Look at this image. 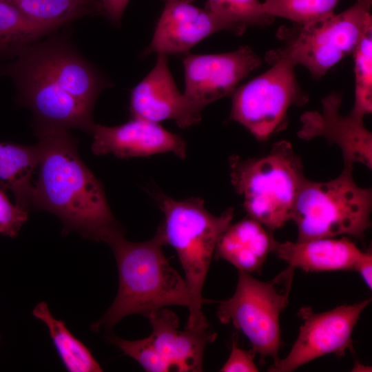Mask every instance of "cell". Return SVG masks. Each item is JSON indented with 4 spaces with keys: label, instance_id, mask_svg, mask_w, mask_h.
Masks as SVG:
<instances>
[{
    "label": "cell",
    "instance_id": "26",
    "mask_svg": "<svg viewBox=\"0 0 372 372\" xmlns=\"http://www.w3.org/2000/svg\"><path fill=\"white\" fill-rule=\"evenodd\" d=\"M205 8L244 30L247 26L271 25L274 19L264 10L258 0H207Z\"/></svg>",
    "mask_w": 372,
    "mask_h": 372
},
{
    "label": "cell",
    "instance_id": "23",
    "mask_svg": "<svg viewBox=\"0 0 372 372\" xmlns=\"http://www.w3.org/2000/svg\"><path fill=\"white\" fill-rule=\"evenodd\" d=\"M55 29L36 23L0 0V52L18 54Z\"/></svg>",
    "mask_w": 372,
    "mask_h": 372
},
{
    "label": "cell",
    "instance_id": "15",
    "mask_svg": "<svg viewBox=\"0 0 372 372\" xmlns=\"http://www.w3.org/2000/svg\"><path fill=\"white\" fill-rule=\"evenodd\" d=\"M92 150L96 155L112 154L120 158L172 153L185 158L187 145L179 135L157 123L133 117L113 127L94 124Z\"/></svg>",
    "mask_w": 372,
    "mask_h": 372
},
{
    "label": "cell",
    "instance_id": "7",
    "mask_svg": "<svg viewBox=\"0 0 372 372\" xmlns=\"http://www.w3.org/2000/svg\"><path fill=\"white\" fill-rule=\"evenodd\" d=\"M295 268L288 265L273 279L261 281L250 273L238 271L234 294L220 302L217 316L231 324L251 344V351L264 363L267 358L276 364L282 346L280 316L289 303Z\"/></svg>",
    "mask_w": 372,
    "mask_h": 372
},
{
    "label": "cell",
    "instance_id": "16",
    "mask_svg": "<svg viewBox=\"0 0 372 372\" xmlns=\"http://www.w3.org/2000/svg\"><path fill=\"white\" fill-rule=\"evenodd\" d=\"M72 96L93 108L99 92L108 84L72 48L49 40L21 52Z\"/></svg>",
    "mask_w": 372,
    "mask_h": 372
},
{
    "label": "cell",
    "instance_id": "6",
    "mask_svg": "<svg viewBox=\"0 0 372 372\" xmlns=\"http://www.w3.org/2000/svg\"><path fill=\"white\" fill-rule=\"evenodd\" d=\"M372 0H357L339 14L305 25L282 26L276 33L281 45L266 54L267 62L286 59L304 66L318 80L347 55L353 53L366 30L372 25Z\"/></svg>",
    "mask_w": 372,
    "mask_h": 372
},
{
    "label": "cell",
    "instance_id": "4",
    "mask_svg": "<svg viewBox=\"0 0 372 372\" xmlns=\"http://www.w3.org/2000/svg\"><path fill=\"white\" fill-rule=\"evenodd\" d=\"M231 184L243 198L248 216L273 231L292 220L293 208L306 179L300 157L291 144L280 141L266 154L229 159Z\"/></svg>",
    "mask_w": 372,
    "mask_h": 372
},
{
    "label": "cell",
    "instance_id": "9",
    "mask_svg": "<svg viewBox=\"0 0 372 372\" xmlns=\"http://www.w3.org/2000/svg\"><path fill=\"white\" fill-rule=\"evenodd\" d=\"M370 302L371 299H366L322 313L314 312L309 307H302L298 314L303 322L297 339L288 355L267 371L291 372L328 354L344 356L347 350L353 349V331Z\"/></svg>",
    "mask_w": 372,
    "mask_h": 372
},
{
    "label": "cell",
    "instance_id": "11",
    "mask_svg": "<svg viewBox=\"0 0 372 372\" xmlns=\"http://www.w3.org/2000/svg\"><path fill=\"white\" fill-rule=\"evenodd\" d=\"M186 98L198 110L232 94L239 83L261 64L249 46L229 52L185 55L183 59Z\"/></svg>",
    "mask_w": 372,
    "mask_h": 372
},
{
    "label": "cell",
    "instance_id": "18",
    "mask_svg": "<svg viewBox=\"0 0 372 372\" xmlns=\"http://www.w3.org/2000/svg\"><path fill=\"white\" fill-rule=\"evenodd\" d=\"M272 252L295 269L324 272L353 270L362 251L343 236L296 242L276 240Z\"/></svg>",
    "mask_w": 372,
    "mask_h": 372
},
{
    "label": "cell",
    "instance_id": "17",
    "mask_svg": "<svg viewBox=\"0 0 372 372\" xmlns=\"http://www.w3.org/2000/svg\"><path fill=\"white\" fill-rule=\"evenodd\" d=\"M152 328L149 335L155 347L167 361L172 369L178 371H203V354L207 344L214 342L215 332L207 329H178V316L163 308L148 317Z\"/></svg>",
    "mask_w": 372,
    "mask_h": 372
},
{
    "label": "cell",
    "instance_id": "3",
    "mask_svg": "<svg viewBox=\"0 0 372 372\" xmlns=\"http://www.w3.org/2000/svg\"><path fill=\"white\" fill-rule=\"evenodd\" d=\"M164 214L161 224L167 245L174 247L185 273L190 299L185 329H207V318L202 311L205 300L202 292L218 241L231 225L234 209L220 216L210 213L200 198L174 199L156 195Z\"/></svg>",
    "mask_w": 372,
    "mask_h": 372
},
{
    "label": "cell",
    "instance_id": "13",
    "mask_svg": "<svg viewBox=\"0 0 372 372\" xmlns=\"http://www.w3.org/2000/svg\"><path fill=\"white\" fill-rule=\"evenodd\" d=\"M223 30L237 35H241L245 31L206 8H200L189 2L168 1L144 54L185 53L206 37Z\"/></svg>",
    "mask_w": 372,
    "mask_h": 372
},
{
    "label": "cell",
    "instance_id": "31",
    "mask_svg": "<svg viewBox=\"0 0 372 372\" xmlns=\"http://www.w3.org/2000/svg\"><path fill=\"white\" fill-rule=\"evenodd\" d=\"M353 270L359 273L366 286L371 289L372 253L371 249L362 251L355 265Z\"/></svg>",
    "mask_w": 372,
    "mask_h": 372
},
{
    "label": "cell",
    "instance_id": "14",
    "mask_svg": "<svg viewBox=\"0 0 372 372\" xmlns=\"http://www.w3.org/2000/svg\"><path fill=\"white\" fill-rule=\"evenodd\" d=\"M130 110L132 117L157 123L172 120L181 128L201 120V111L178 89L165 54H158L153 69L132 89Z\"/></svg>",
    "mask_w": 372,
    "mask_h": 372
},
{
    "label": "cell",
    "instance_id": "2",
    "mask_svg": "<svg viewBox=\"0 0 372 372\" xmlns=\"http://www.w3.org/2000/svg\"><path fill=\"white\" fill-rule=\"evenodd\" d=\"M108 245L117 264L118 290L106 313L91 325L92 331L112 329L130 315L147 318L167 306L189 308L190 299L186 282L163 253V247L167 242L161 225L147 241H129L123 234Z\"/></svg>",
    "mask_w": 372,
    "mask_h": 372
},
{
    "label": "cell",
    "instance_id": "21",
    "mask_svg": "<svg viewBox=\"0 0 372 372\" xmlns=\"http://www.w3.org/2000/svg\"><path fill=\"white\" fill-rule=\"evenodd\" d=\"M32 314L48 328L57 353L68 371H103L89 349L72 334L62 320L52 316L47 303H38L32 310Z\"/></svg>",
    "mask_w": 372,
    "mask_h": 372
},
{
    "label": "cell",
    "instance_id": "30",
    "mask_svg": "<svg viewBox=\"0 0 372 372\" xmlns=\"http://www.w3.org/2000/svg\"><path fill=\"white\" fill-rule=\"evenodd\" d=\"M130 0H94L96 10L111 21L118 23Z\"/></svg>",
    "mask_w": 372,
    "mask_h": 372
},
{
    "label": "cell",
    "instance_id": "28",
    "mask_svg": "<svg viewBox=\"0 0 372 372\" xmlns=\"http://www.w3.org/2000/svg\"><path fill=\"white\" fill-rule=\"evenodd\" d=\"M6 189L0 187V234L17 236L28 219V211L13 205L8 198Z\"/></svg>",
    "mask_w": 372,
    "mask_h": 372
},
{
    "label": "cell",
    "instance_id": "1",
    "mask_svg": "<svg viewBox=\"0 0 372 372\" xmlns=\"http://www.w3.org/2000/svg\"><path fill=\"white\" fill-rule=\"evenodd\" d=\"M39 160L30 208L61 221L63 231L109 244L124 231L113 216L103 186L81 158L68 130L35 122Z\"/></svg>",
    "mask_w": 372,
    "mask_h": 372
},
{
    "label": "cell",
    "instance_id": "32",
    "mask_svg": "<svg viewBox=\"0 0 372 372\" xmlns=\"http://www.w3.org/2000/svg\"><path fill=\"white\" fill-rule=\"evenodd\" d=\"M167 2L168 1H184V2H192L194 0H166Z\"/></svg>",
    "mask_w": 372,
    "mask_h": 372
},
{
    "label": "cell",
    "instance_id": "25",
    "mask_svg": "<svg viewBox=\"0 0 372 372\" xmlns=\"http://www.w3.org/2000/svg\"><path fill=\"white\" fill-rule=\"evenodd\" d=\"M341 0H265L264 10L273 17H281L295 24L305 25L334 13Z\"/></svg>",
    "mask_w": 372,
    "mask_h": 372
},
{
    "label": "cell",
    "instance_id": "24",
    "mask_svg": "<svg viewBox=\"0 0 372 372\" xmlns=\"http://www.w3.org/2000/svg\"><path fill=\"white\" fill-rule=\"evenodd\" d=\"M353 54L355 93L350 113L364 118L372 112V25L366 30Z\"/></svg>",
    "mask_w": 372,
    "mask_h": 372
},
{
    "label": "cell",
    "instance_id": "5",
    "mask_svg": "<svg viewBox=\"0 0 372 372\" xmlns=\"http://www.w3.org/2000/svg\"><path fill=\"white\" fill-rule=\"evenodd\" d=\"M353 169V166L344 165L332 180H304L291 220L297 227V241L339 236L364 238L371 226L372 192L356 184Z\"/></svg>",
    "mask_w": 372,
    "mask_h": 372
},
{
    "label": "cell",
    "instance_id": "29",
    "mask_svg": "<svg viewBox=\"0 0 372 372\" xmlns=\"http://www.w3.org/2000/svg\"><path fill=\"white\" fill-rule=\"evenodd\" d=\"M254 353L248 352L237 345L234 339L229 356L220 369L221 372H256L258 369L254 361Z\"/></svg>",
    "mask_w": 372,
    "mask_h": 372
},
{
    "label": "cell",
    "instance_id": "22",
    "mask_svg": "<svg viewBox=\"0 0 372 372\" xmlns=\"http://www.w3.org/2000/svg\"><path fill=\"white\" fill-rule=\"evenodd\" d=\"M32 21L54 29L97 11L94 0H2Z\"/></svg>",
    "mask_w": 372,
    "mask_h": 372
},
{
    "label": "cell",
    "instance_id": "19",
    "mask_svg": "<svg viewBox=\"0 0 372 372\" xmlns=\"http://www.w3.org/2000/svg\"><path fill=\"white\" fill-rule=\"evenodd\" d=\"M276 240L273 231L249 217L228 227L218 241L214 255L238 271L259 273Z\"/></svg>",
    "mask_w": 372,
    "mask_h": 372
},
{
    "label": "cell",
    "instance_id": "27",
    "mask_svg": "<svg viewBox=\"0 0 372 372\" xmlns=\"http://www.w3.org/2000/svg\"><path fill=\"white\" fill-rule=\"evenodd\" d=\"M108 339L125 354L135 360L146 371L166 372L172 369L155 347L150 336L138 340H127L116 335H110Z\"/></svg>",
    "mask_w": 372,
    "mask_h": 372
},
{
    "label": "cell",
    "instance_id": "12",
    "mask_svg": "<svg viewBox=\"0 0 372 372\" xmlns=\"http://www.w3.org/2000/svg\"><path fill=\"white\" fill-rule=\"evenodd\" d=\"M342 101V95L337 92L324 97L320 111L302 114L297 135L306 141L323 138L329 145H336L340 149L344 165L360 163L371 169V132L365 127L364 118L350 112L347 115L340 113Z\"/></svg>",
    "mask_w": 372,
    "mask_h": 372
},
{
    "label": "cell",
    "instance_id": "10",
    "mask_svg": "<svg viewBox=\"0 0 372 372\" xmlns=\"http://www.w3.org/2000/svg\"><path fill=\"white\" fill-rule=\"evenodd\" d=\"M17 55L15 61L0 69V74L14 80L21 101L32 110L35 122L90 132L93 108L67 92L23 54Z\"/></svg>",
    "mask_w": 372,
    "mask_h": 372
},
{
    "label": "cell",
    "instance_id": "8",
    "mask_svg": "<svg viewBox=\"0 0 372 372\" xmlns=\"http://www.w3.org/2000/svg\"><path fill=\"white\" fill-rule=\"evenodd\" d=\"M268 63L270 68L237 87L231 94L230 118L260 141L285 130L289 109L302 106L309 101L297 81L294 65L282 59Z\"/></svg>",
    "mask_w": 372,
    "mask_h": 372
},
{
    "label": "cell",
    "instance_id": "20",
    "mask_svg": "<svg viewBox=\"0 0 372 372\" xmlns=\"http://www.w3.org/2000/svg\"><path fill=\"white\" fill-rule=\"evenodd\" d=\"M39 160L37 144L24 145L0 141V187L11 191L15 205L27 211L30 209L32 178Z\"/></svg>",
    "mask_w": 372,
    "mask_h": 372
}]
</instances>
